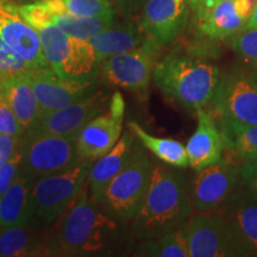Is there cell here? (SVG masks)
Wrapping results in <instances>:
<instances>
[{
    "mask_svg": "<svg viewBox=\"0 0 257 257\" xmlns=\"http://www.w3.org/2000/svg\"><path fill=\"white\" fill-rule=\"evenodd\" d=\"M87 186V185H86ZM85 186L48 240L51 256H94L111 253L121 242L120 221L89 197Z\"/></svg>",
    "mask_w": 257,
    "mask_h": 257,
    "instance_id": "1",
    "label": "cell"
},
{
    "mask_svg": "<svg viewBox=\"0 0 257 257\" xmlns=\"http://www.w3.org/2000/svg\"><path fill=\"white\" fill-rule=\"evenodd\" d=\"M193 211L192 185L178 167L154 163L152 181L136 216L131 234L135 239H153L187 223Z\"/></svg>",
    "mask_w": 257,
    "mask_h": 257,
    "instance_id": "2",
    "label": "cell"
},
{
    "mask_svg": "<svg viewBox=\"0 0 257 257\" xmlns=\"http://www.w3.org/2000/svg\"><path fill=\"white\" fill-rule=\"evenodd\" d=\"M221 72L216 64L169 54L157 62L153 82L169 100L187 110L205 108L216 94Z\"/></svg>",
    "mask_w": 257,
    "mask_h": 257,
    "instance_id": "3",
    "label": "cell"
},
{
    "mask_svg": "<svg viewBox=\"0 0 257 257\" xmlns=\"http://www.w3.org/2000/svg\"><path fill=\"white\" fill-rule=\"evenodd\" d=\"M93 161L80 160L68 168L35 180L31 191L32 226L55 224L88 184Z\"/></svg>",
    "mask_w": 257,
    "mask_h": 257,
    "instance_id": "4",
    "label": "cell"
},
{
    "mask_svg": "<svg viewBox=\"0 0 257 257\" xmlns=\"http://www.w3.org/2000/svg\"><path fill=\"white\" fill-rule=\"evenodd\" d=\"M38 31L48 66L64 79H85L98 75L99 63L94 47L87 40L69 36L54 24L32 25Z\"/></svg>",
    "mask_w": 257,
    "mask_h": 257,
    "instance_id": "5",
    "label": "cell"
},
{
    "mask_svg": "<svg viewBox=\"0 0 257 257\" xmlns=\"http://www.w3.org/2000/svg\"><path fill=\"white\" fill-rule=\"evenodd\" d=\"M153 168L154 163L146 149L135 144L126 166L106 188L101 206L121 220H133L146 198Z\"/></svg>",
    "mask_w": 257,
    "mask_h": 257,
    "instance_id": "6",
    "label": "cell"
},
{
    "mask_svg": "<svg viewBox=\"0 0 257 257\" xmlns=\"http://www.w3.org/2000/svg\"><path fill=\"white\" fill-rule=\"evenodd\" d=\"M210 113L218 120L257 124V81L248 68L234 67L221 73Z\"/></svg>",
    "mask_w": 257,
    "mask_h": 257,
    "instance_id": "7",
    "label": "cell"
},
{
    "mask_svg": "<svg viewBox=\"0 0 257 257\" xmlns=\"http://www.w3.org/2000/svg\"><path fill=\"white\" fill-rule=\"evenodd\" d=\"M161 44L147 36L140 47L108 57L99 66V79L110 86L147 94L153 73L159 62Z\"/></svg>",
    "mask_w": 257,
    "mask_h": 257,
    "instance_id": "8",
    "label": "cell"
},
{
    "mask_svg": "<svg viewBox=\"0 0 257 257\" xmlns=\"http://www.w3.org/2000/svg\"><path fill=\"white\" fill-rule=\"evenodd\" d=\"M22 170L38 179L78 163L76 138L59 135L29 133L22 137Z\"/></svg>",
    "mask_w": 257,
    "mask_h": 257,
    "instance_id": "9",
    "label": "cell"
},
{
    "mask_svg": "<svg viewBox=\"0 0 257 257\" xmlns=\"http://www.w3.org/2000/svg\"><path fill=\"white\" fill-rule=\"evenodd\" d=\"M216 212L223 218L238 256L257 257V195L238 182Z\"/></svg>",
    "mask_w": 257,
    "mask_h": 257,
    "instance_id": "10",
    "label": "cell"
},
{
    "mask_svg": "<svg viewBox=\"0 0 257 257\" xmlns=\"http://www.w3.org/2000/svg\"><path fill=\"white\" fill-rule=\"evenodd\" d=\"M124 114L123 95L120 92H114L107 108L79 131L76 136L79 159L94 162L110 152L121 136Z\"/></svg>",
    "mask_w": 257,
    "mask_h": 257,
    "instance_id": "11",
    "label": "cell"
},
{
    "mask_svg": "<svg viewBox=\"0 0 257 257\" xmlns=\"http://www.w3.org/2000/svg\"><path fill=\"white\" fill-rule=\"evenodd\" d=\"M111 96L107 92L95 88L60 110L41 114L36 125L25 134L41 133L76 138L79 131L89 120L105 111L110 104Z\"/></svg>",
    "mask_w": 257,
    "mask_h": 257,
    "instance_id": "12",
    "label": "cell"
},
{
    "mask_svg": "<svg viewBox=\"0 0 257 257\" xmlns=\"http://www.w3.org/2000/svg\"><path fill=\"white\" fill-rule=\"evenodd\" d=\"M42 114L53 112L79 100L98 87L99 74L85 79H64L50 67L28 72Z\"/></svg>",
    "mask_w": 257,
    "mask_h": 257,
    "instance_id": "13",
    "label": "cell"
},
{
    "mask_svg": "<svg viewBox=\"0 0 257 257\" xmlns=\"http://www.w3.org/2000/svg\"><path fill=\"white\" fill-rule=\"evenodd\" d=\"M19 6L14 0H0V38L31 69L49 67L38 31L24 18Z\"/></svg>",
    "mask_w": 257,
    "mask_h": 257,
    "instance_id": "14",
    "label": "cell"
},
{
    "mask_svg": "<svg viewBox=\"0 0 257 257\" xmlns=\"http://www.w3.org/2000/svg\"><path fill=\"white\" fill-rule=\"evenodd\" d=\"M239 182L238 163L223 160L198 172L192 185V202L195 212L219 208Z\"/></svg>",
    "mask_w": 257,
    "mask_h": 257,
    "instance_id": "15",
    "label": "cell"
},
{
    "mask_svg": "<svg viewBox=\"0 0 257 257\" xmlns=\"http://www.w3.org/2000/svg\"><path fill=\"white\" fill-rule=\"evenodd\" d=\"M187 233L189 257L238 256L230 231L216 211L191 216Z\"/></svg>",
    "mask_w": 257,
    "mask_h": 257,
    "instance_id": "16",
    "label": "cell"
},
{
    "mask_svg": "<svg viewBox=\"0 0 257 257\" xmlns=\"http://www.w3.org/2000/svg\"><path fill=\"white\" fill-rule=\"evenodd\" d=\"M189 8L188 0H147L141 30L161 46H169L187 27Z\"/></svg>",
    "mask_w": 257,
    "mask_h": 257,
    "instance_id": "17",
    "label": "cell"
},
{
    "mask_svg": "<svg viewBox=\"0 0 257 257\" xmlns=\"http://www.w3.org/2000/svg\"><path fill=\"white\" fill-rule=\"evenodd\" d=\"M257 0H219L199 16V28L212 40L233 37L251 18Z\"/></svg>",
    "mask_w": 257,
    "mask_h": 257,
    "instance_id": "18",
    "label": "cell"
},
{
    "mask_svg": "<svg viewBox=\"0 0 257 257\" xmlns=\"http://www.w3.org/2000/svg\"><path fill=\"white\" fill-rule=\"evenodd\" d=\"M197 112L198 125L194 134L188 140L186 152L189 167L195 172L219 162L225 150L219 127L208 111L199 108Z\"/></svg>",
    "mask_w": 257,
    "mask_h": 257,
    "instance_id": "19",
    "label": "cell"
},
{
    "mask_svg": "<svg viewBox=\"0 0 257 257\" xmlns=\"http://www.w3.org/2000/svg\"><path fill=\"white\" fill-rule=\"evenodd\" d=\"M131 133L130 128L125 131L110 152L93 162L88 176V187L91 195L99 204L107 186L130 160L135 146V138Z\"/></svg>",
    "mask_w": 257,
    "mask_h": 257,
    "instance_id": "20",
    "label": "cell"
},
{
    "mask_svg": "<svg viewBox=\"0 0 257 257\" xmlns=\"http://www.w3.org/2000/svg\"><path fill=\"white\" fill-rule=\"evenodd\" d=\"M35 179L22 170L8 191L0 195V227L32 225L31 191Z\"/></svg>",
    "mask_w": 257,
    "mask_h": 257,
    "instance_id": "21",
    "label": "cell"
},
{
    "mask_svg": "<svg viewBox=\"0 0 257 257\" xmlns=\"http://www.w3.org/2000/svg\"><path fill=\"white\" fill-rule=\"evenodd\" d=\"M4 101L14 110L25 133L30 131L40 119L42 111L28 73L6 75Z\"/></svg>",
    "mask_w": 257,
    "mask_h": 257,
    "instance_id": "22",
    "label": "cell"
},
{
    "mask_svg": "<svg viewBox=\"0 0 257 257\" xmlns=\"http://www.w3.org/2000/svg\"><path fill=\"white\" fill-rule=\"evenodd\" d=\"M146 38L147 35L141 28L135 27L133 23H125L106 28L92 37L89 42L94 47L99 63H101L108 57L140 47Z\"/></svg>",
    "mask_w": 257,
    "mask_h": 257,
    "instance_id": "23",
    "label": "cell"
},
{
    "mask_svg": "<svg viewBox=\"0 0 257 257\" xmlns=\"http://www.w3.org/2000/svg\"><path fill=\"white\" fill-rule=\"evenodd\" d=\"M35 229L32 225L2 229L0 257L51 256L48 243L42 242Z\"/></svg>",
    "mask_w": 257,
    "mask_h": 257,
    "instance_id": "24",
    "label": "cell"
},
{
    "mask_svg": "<svg viewBox=\"0 0 257 257\" xmlns=\"http://www.w3.org/2000/svg\"><path fill=\"white\" fill-rule=\"evenodd\" d=\"M224 148L237 163L257 160V124L218 120Z\"/></svg>",
    "mask_w": 257,
    "mask_h": 257,
    "instance_id": "25",
    "label": "cell"
},
{
    "mask_svg": "<svg viewBox=\"0 0 257 257\" xmlns=\"http://www.w3.org/2000/svg\"><path fill=\"white\" fill-rule=\"evenodd\" d=\"M127 127L147 150L152 152L160 161L168 166L186 168L189 166L186 147L173 138H161L147 133L136 121H128Z\"/></svg>",
    "mask_w": 257,
    "mask_h": 257,
    "instance_id": "26",
    "label": "cell"
},
{
    "mask_svg": "<svg viewBox=\"0 0 257 257\" xmlns=\"http://www.w3.org/2000/svg\"><path fill=\"white\" fill-rule=\"evenodd\" d=\"M187 223L180 225L174 230L161 234L156 238L143 240L140 243L138 248L135 250L134 255L152 257L189 256Z\"/></svg>",
    "mask_w": 257,
    "mask_h": 257,
    "instance_id": "27",
    "label": "cell"
},
{
    "mask_svg": "<svg viewBox=\"0 0 257 257\" xmlns=\"http://www.w3.org/2000/svg\"><path fill=\"white\" fill-rule=\"evenodd\" d=\"M35 3L50 14L76 17H96L115 12L110 0H37Z\"/></svg>",
    "mask_w": 257,
    "mask_h": 257,
    "instance_id": "28",
    "label": "cell"
},
{
    "mask_svg": "<svg viewBox=\"0 0 257 257\" xmlns=\"http://www.w3.org/2000/svg\"><path fill=\"white\" fill-rule=\"evenodd\" d=\"M230 46L246 68L257 69V28L243 29L232 37Z\"/></svg>",
    "mask_w": 257,
    "mask_h": 257,
    "instance_id": "29",
    "label": "cell"
},
{
    "mask_svg": "<svg viewBox=\"0 0 257 257\" xmlns=\"http://www.w3.org/2000/svg\"><path fill=\"white\" fill-rule=\"evenodd\" d=\"M30 67L12 51L0 38V73L6 75L28 73Z\"/></svg>",
    "mask_w": 257,
    "mask_h": 257,
    "instance_id": "30",
    "label": "cell"
},
{
    "mask_svg": "<svg viewBox=\"0 0 257 257\" xmlns=\"http://www.w3.org/2000/svg\"><path fill=\"white\" fill-rule=\"evenodd\" d=\"M0 134L17 137L24 136L25 134L14 110L6 101H0Z\"/></svg>",
    "mask_w": 257,
    "mask_h": 257,
    "instance_id": "31",
    "label": "cell"
},
{
    "mask_svg": "<svg viewBox=\"0 0 257 257\" xmlns=\"http://www.w3.org/2000/svg\"><path fill=\"white\" fill-rule=\"evenodd\" d=\"M22 172V154L21 150L12 156L5 165L0 167V195L8 191V188L14 184L16 178Z\"/></svg>",
    "mask_w": 257,
    "mask_h": 257,
    "instance_id": "32",
    "label": "cell"
},
{
    "mask_svg": "<svg viewBox=\"0 0 257 257\" xmlns=\"http://www.w3.org/2000/svg\"><path fill=\"white\" fill-rule=\"evenodd\" d=\"M23 137V136H22ZM22 137L0 134V167L5 165L16 153L19 152L22 144Z\"/></svg>",
    "mask_w": 257,
    "mask_h": 257,
    "instance_id": "33",
    "label": "cell"
},
{
    "mask_svg": "<svg viewBox=\"0 0 257 257\" xmlns=\"http://www.w3.org/2000/svg\"><path fill=\"white\" fill-rule=\"evenodd\" d=\"M238 169L240 182L257 195V160L238 163Z\"/></svg>",
    "mask_w": 257,
    "mask_h": 257,
    "instance_id": "34",
    "label": "cell"
},
{
    "mask_svg": "<svg viewBox=\"0 0 257 257\" xmlns=\"http://www.w3.org/2000/svg\"><path fill=\"white\" fill-rule=\"evenodd\" d=\"M147 0H115L118 11L125 17H130L142 11Z\"/></svg>",
    "mask_w": 257,
    "mask_h": 257,
    "instance_id": "35",
    "label": "cell"
},
{
    "mask_svg": "<svg viewBox=\"0 0 257 257\" xmlns=\"http://www.w3.org/2000/svg\"><path fill=\"white\" fill-rule=\"evenodd\" d=\"M188 3H189V6H191V9L195 12V15L199 16L201 14L202 9H204L205 0H188Z\"/></svg>",
    "mask_w": 257,
    "mask_h": 257,
    "instance_id": "36",
    "label": "cell"
},
{
    "mask_svg": "<svg viewBox=\"0 0 257 257\" xmlns=\"http://www.w3.org/2000/svg\"><path fill=\"white\" fill-rule=\"evenodd\" d=\"M250 28H257V4L255 6V10H253L252 12L251 18H250V21L248 22V24H246L245 27V29H250Z\"/></svg>",
    "mask_w": 257,
    "mask_h": 257,
    "instance_id": "37",
    "label": "cell"
},
{
    "mask_svg": "<svg viewBox=\"0 0 257 257\" xmlns=\"http://www.w3.org/2000/svg\"><path fill=\"white\" fill-rule=\"evenodd\" d=\"M6 74L0 73V101H4V82Z\"/></svg>",
    "mask_w": 257,
    "mask_h": 257,
    "instance_id": "38",
    "label": "cell"
},
{
    "mask_svg": "<svg viewBox=\"0 0 257 257\" xmlns=\"http://www.w3.org/2000/svg\"><path fill=\"white\" fill-rule=\"evenodd\" d=\"M218 2H219V0H205V3H204V9H202L201 14H202V12H204V11H206L207 9H210L211 6H213V5L216 4V3H218ZM201 14H200V15H201ZM200 15H199V16H200ZM199 16H197V17H199Z\"/></svg>",
    "mask_w": 257,
    "mask_h": 257,
    "instance_id": "39",
    "label": "cell"
},
{
    "mask_svg": "<svg viewBox=\"0 0 257 257\" xmlns=\"http://www.w3.org/2000/svg\"><path fill=\"white\" fill-rule=\"evenodd\" d=\"M248 69H249V68H248ZM249 70H250V72H251L253 79H255L256 81H257V69H249Z\"/></svg>",
    "mask_w": 257,
    "mask_h": 257,
    "instance_id": "40",
    "label": "cell"
},
{
    "mask_svg": "<svg viewBox=\"0 0 257 257\" xmlns=\"http://www.w3.org/2000/svg\"><path fill=\"white\" fill-rule=\"evenodd\" d=\"M28 2H32V3H34V2H37V0H28Z\"/></svg>",
    "mask_w": 257,
    "mask_h": 257,
    "instance_id": "41",
    "label": "cell"
},
{
    "mask_svg": "<svg viewBox=\"0 0 257 257\" xmlns=\"http://www.w3.org/2000/svg\"><path fill=\"white\" fill-rule=\"evenodd\" d=\"M0 232H2V227H0Z\"/></svg>",
    "mask_w": 257,
    "mask_h": 257,
    "instance_id": "42",
    "label": "cell"
}]
</instances>
